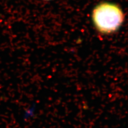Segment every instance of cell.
<instances>
[{"label":"cell","instance_id":"cell-1","mask_svg":"<svg viewBox=\"0 0 128 128\" xmlns=\"http://www.w3.org/2000/svg\"><path fill=\"white\" fill-rule=\"evenodd\" d=\"M124 13L118 5L110 2H102L92 11L93 25L99 33L111 34L117 32L124 22Z\"/></svg>","mask_w":128,"mask_h":128},{"label":"cell","instance_id":"cell-2","mask_svg":"<svg viewBox=\"0 0 128 128\" xmlns=\"http://www.w3.org/2000/svg\"><path fill=\"white\" fill-rule=\"evenodd\" d=\"M43 1H51V0H43Z\"/></svg>","mask_w":128,"mask_h":128}]
</instances>
